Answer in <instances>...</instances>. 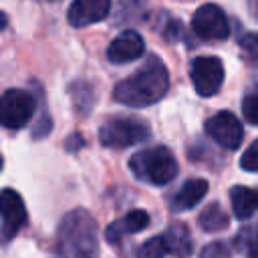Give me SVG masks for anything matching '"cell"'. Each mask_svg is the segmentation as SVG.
Instances as JSON below:
<instances>
[{
    "label": "cell",
    "mask_w": 258,
    "mask_h": 258,
    "mask_svg": "<svg viewBox=\"0 0 258 258\" xmlns=\"http://www.w3.org/2000/svg\"><path fill=\"white\" fill-rule=\"evenodd\" d=\"M169 89V75L157 56H147V62L131 77L117 83L113 97L127 107H147L157 103Z\"/></svg>",
    "instance_id": "6da1fadb"
},
{
    "label": "cell",
    "mask_w": 258,
    "mask_h": 258,
    "mask_svg": "<svg viewBox=\"0 0 258 258\" xmlns=\"http://www.w3.org/2000/svg\"><path fill=\"white\" fill-rule=\"evenodd\" d=\"M56 256L58 258H99L97 222L83 210H71L56 230Z\"/></svg>",
    "instance_id": "7a4b0ae2"
},
{
    "label": "cell",
    "mask_w": 258,
    "mask_h": 258,
    "mask_svg": "<svg viewBox=\"0 0 258 258\" xmlns=\"http://www.w3.org/2000/svg\"><path fill=\"white\" fill-rule=\"evenodd\" d=\"M129 167L137 179L151 185H165L177 175V161L173 153L163 145L137 151L135 155H131Z\"/></svg>",
    "instance_id": "3957f363"
},
{
    "label": "cell",
    "mask_w": 258,
    "mask_h": 258,
    "mask_svg": "<svg viewBox=\"0 0 258 258\" xmlns=\"http://www.w3.org/2000/svg\"><path fill=\"white\" fill-rule=\"evenodd\" d=\"M149 137L147 123L133 119V117H113L101 125L99 139L105 147L111 149H125L137 143H143Z\"/></svg>",
    "instance_id": "277c9868"
},
{
    "label": "cell",
    "mask_w": 258,
    "mask_h": 258,
    "mask_svg": "<svg viewBox=\"0 0 258 258\" xmlns=\"http://www.w3.org/2000/svg\"><path fill=\"white\" fill-rule=\"evenodd\" d=\"M36 101L28 91L8 89L0 103V121L6 129H22L34 115Z\"/></svg>",
    "instance_id": "5b68a950"
},
{
    "label": "cell",
    "mask_w": 258,
    "mask_h": 258,
    "mask_svg": "<svg viewBox=\"0 0 258 258\" xmlns=\"http://www.w3.org/2000/svg\"><path fill=\"white\" fill-rule=\"evenodd\" d=\"M189 77L194 89L202 97H212L220 91L224 81V67L218 56H198L191 62Z\"/></svg>",
    "instance_id": "8992f818"
},
{
    "label": "cell",
    "mask_w": 258,
    "mask_h": 258,
    "mask_svg": "<svg viewBox=\"0 0 258 258\" xmlns=\"http://www.w3.org/2000/svg\"><path fill=\"white\" fill-rule=\"evenodd\" d=\"M194 32L204 40H224L230 34V24L224 10L216 4L200 6L191 16Z\"/></svg>",
    "instance_id": "52a82bcc"
},
{
    "label": "cell",
    "mask_w": 258,
    "mask_h": 258,
    "mask_svg": "<svg viewBox=\"0 0 258 258\" xmlns=\"http://www.w3.org/2000/svg\"><path fill=\"white\" fill-rule=\"evenodd\" d=\"M204 129H206L208 137H212L224 149H238L242 143V137H244L242 123L230 111H220V113L212 115L204 123Z\"/></svg>",
    "instance_id": "ba28073f"
},
{
    "label": "cell",
    "mask_w": 258,
    "mask_h": 258,
    "mask_svg": "<svg viewBox=\"0 0 258 258\" xmlns=\"http://www.w3.org/2000/svg\"><path fill=\"white\" fill-rule=\"evenodd\" d=\"M0 210H2V238L4 242H8L26 224V208L20 194L6 187L2 189V196H0Z\"/></svg>",
    "instance_id": "9c48e42d"
},
{
    "label": "cell",
    "mask_w": 258,
    "mask_h": 258,
    "mask_svg": "<svg viewBox=\"0 0 258 258\" xmlns=\"http://www.w3.org/2000/svg\"><path fill=\"white\" fill-rule=\"evenodd\" d=\"M145 52V42L143 38L133 32V30H125L121 32L107 48V58L113 64H123V62H131L137 60L139 56H143Z\"/></svg>",
    "instance_id": "30bf717a"
},
{
    "label": "cell",
    "mask_w": 258,
    "mask_h": 258,
    "mask_svg": "<svg viewBox=\"0 0 258 258\" xmlns=\"http://www.w3.org/2000/svg\"><path fill=\"white\" fill-rule=\"evenodd\" d=\"M111 10V0H73L69 6V22L71 26H89L93 22L103 20Z\"/></svg>",
    "instance_id": "8fae6325"
},
{
    "label": "cell",
    "mask_w": 258,
    "mask_h": 258,
    "mask_svg": "<svg viewBox=\"0 0 258 258\" xmlns=\"http://www.w3.org/2000/svg\"><path fill=\"white\" fill-rule=\"evenodd\" d=\"M147 226H149V214L145 210H131L129 214H125L123 218H119L117 222L107 226L105 238H107L109 244H119L123 236L141 232Z\"/></svg>",
    "instance_id": "7c38bea8"
},
{
    "label": "cell",
    "mask_w": 258,
    "mask_h": 258,
    "mask_svg": "<svg viewBox=\"0 0 258 258\" xmlns=\"http://www.w3.org/2000/svg\"><path fill=\"white\" fill-rule=\"evenodd\" d=\"M208 194V181L206 179H187L171 198L169 206L173 212H187L194 206H198L204 196Z\"/></svg>",
    "instance_id": "4fadbf2b"
},
{
    "label": "cell",
    "mask_w": 258,
    "mask_h": 258,
    "mask_svg": "<svg viewBox=\"0 0 258 258\" xmlns=\"http://www.w3.org/2000/svg\"><path fill=\"white\" fill-rule=\"evenodd\" d=\"M163 240H165V246H167V254L175 256V258H187L194 250V244H191V236H189V230L185 224L181 222H175L171 224L165 234H163Z\"/></svg>",
    "instance_id": "5bb4252c"
},
{
    "label": "cell",
    "mask_w": 258,
    "mask_h": 258,
    "mask_svg": "<svg viewBox=\"0 0 258 258\" xmlns=\"http://www.w3.org/2000/svg\"><path fill=\"white\" fill-rule=\"evenodd\" d=\"M230 202H232L234 216L238 220H246L254 212H258V187L234 185L230 189Z\"/></svg>",
    "instance_id": "9a60e30c"
},
{
    "label": "cell",
    "mask_w": 258,
    "mask_h": 258,
    "mask_svg": "<svg viewBox=\"0 0 258 258\" xmlns=\"http://www.w3.org/2000/svg\"><path fill=\"white\" fill-rule=\"evenodd\" d=\"M198 224L206 232H220V230L228 228L230 218H228V214L222 210V206L218 202H212L210 206H206L202 210V214L198 218Z\"/></svg>",
    "instance_id": "2e32d148"
},
{
    "label": "cell",
    "mask_w": 258,
    "mask_h": 258,
    "mask_svg": "<svg viewBox=\"0 0 258 258\" xmlns=\"http://www.w3.org/2000/svg\"><path fill=\"white\" fill-rule=\"evenodd\" d=\"M145 0H121L117 10V22H137L145 16Z\"/></svg>",
    "instance_id": "e0dca14e"
},
{
    "label": "cell",
    "mask_w": 258,
    "mask_h": 258,
    "mask_svg": "<svg viewBox=\"0 0 258 258\" xmlns=\"http://www.w3.org/2000/svg\"><path fill=\"white\" fill-rule=\"evenodd\" d=\"M234 246H236V250L246 252L248 256H250L252 252H256V250H258V222H254V224H250V226H244V228L236 234Z\"/></svg>",
    "instance_id": "ac0fdd59"
},
{
    "label": "cell",
    "mask_w": 258,
    "mask_h": 258,
    "mask_svg": "<svg viewBox=\"0 0 258 258\" xmlns=\"http://www.w3.org/2000/svg\"><path fill=\"white\" fill-rule=\"evenodd\" d=\"M165 254H167V246L163 236H153L145 240L137 250V258H163Z\"/></svg>",
    "instance_id": "d6986e66"
},
{
    "label": "cell",
    "mask_w": 258,
    "mask_h": 258,
    "mask_svg": "<svg viewBox=\"0 0 258 258\" xmlns=\"http://www.w3.org/2000/svg\"><path fill=\"white\" fill-rule=\"evenodd\" d=\"M240 44V50H242V56L244 60L252 62V64H258V32H246L240 36L238 40Z\"/></svg>",
    "instance_id": "ffe728a7"
},
{
    "label": "cell",
    "mask_w": 258,
    "mask_h": 258,
    "mask_svg": "<svg viewBox=\"0 0 258 258\" xmlns=\"http://www.w3.org/2000/svg\"><path fill=\"white\" fill-rule=\"evenodd\" d=\"M242 113L248 123L258 125V87H252L242 99Z\"/></svg>",
    "instance_id": "44dd1931"
},
{
    "label": "cell",
    "mask_w": 258,
    "mask_h": 258,
    "mask_svg": "<svg viewBox=\"0 0 258 258\" xmlns=\"http://www.w3.org/2000/svg\"><path fill=\"white\" fill-rule=\"evenodd\" d=\"M240 167L246 171H258V139L242 153L240 157Z\"/></svg>",
    "instance_id": "7402d4cb"
},
{
    "label": "cell",
    "mask_w": 258,
    "mask_h": 258,
    "mask_svg": "<svg viewBox=\"0 0 258 258\" xmlns=\"http://www.w3.org/2000/svg\"><path fill=\"white\" fill-rule=\"evenodd\" d=\"M200 258H230V250L226 248L224 242H212L204 246V250L200 252Z\"/></svg>",
    "instance_id": "603a6c76"
},
{
    "label": "cell",
    "mask_w": 258,
    "mask_h": 258,
    "mask_svg": "<svg viewBox=\"0 0 258 258\" xmlns=\"http://www.w3.org/2000/svg\"><path fill=\"white\" fill-rule=\"evenodd\" d=\"M163 32V36L169 40V42H173L175 38H179V32H181V22L179 20H169V24L161 30Z\"/></svg>",
    "instance_id": "cb8c5ba5"
},
{
    "label": "cell",
    "mask_w": 258,
    "mask_h": 258,
    "mask_svg": "<svg viewBox=\"0 0 258 258\" xmlns=\"http://www.w3.org/2000/svg\"><path fill=\"white\" fill-rule=\"evenodd\" d=\"M67 145H69L71 151L77 149V147H83V137H81V135H73L71 139H67Z\"/></svg>",
    "instance_id": "d4e9b609"
},
{
    "label": "cell",
    "mask_w": 258,
    "mask_h": 258,
    "mask_svg": "<svg viewBox=\"0 0 258 258\" xmlns=\"http://www.w3.org/2000/svg\"><path fill=\"white\" fill-rule=\"evenodd\" d=\"M250 8L254 14H258V0H250Z\"/></svg>",
    "instance_id": "484cf974"
},
{
    "label": "cell",
    "mask_w": 258,
    "mask_h": 258,
    "mask_svg": "<svg viewBox=\"0 0 258 258\" xmlns=\"http://www.w3.org/2000/svg\"><path fill=\"white\" fill-rule=\"evenodd\" d=\"M248 258H258V250H256V252H252V254H250Z\"/></svg>",
    "instance_id": "4316f807"
},
{
    "label": "cell",
    "mask_w": 258,
    "mask_h": 258,
    "mask_svg": "<svg viewBox=\"0 0 258 258\" xmlns=\"http://www.w3.org/2000/svg\"><path fill=\"white\" fill-rule=\"evenodd\" d=\"M46 2H56V0H46Z\"/></svg>",
    "instance_id": "83f0119b"
}]
</instances>
